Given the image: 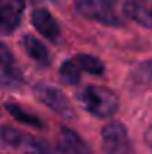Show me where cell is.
<instances>
[{
    "instance_id": "cell-1",
    "label": "cell",
    "mask_w": 152,
    "mask_h": 154,
    "mask_svg": "<svg viewBox=\"0 0 152 154\" xmlns=\"http://www.w3.org/2000/svg\"><path fill=\"white\" fill-rule=\"evenodd\" d=\"M77 99L90 115L97 118H111L120 106V99L113 90L106 86H97V84L84 86L77 93Z\"/></svg>"
},
{
    "instance_id": "cell-11",
    "label": "cell",
    "mask_w": 152,
    "mask_h": 154,
    "mask_svg": "<svg viewBox=\"0 0 152 154\" xmlns=\"http://www.w3.org/2000/svg\"><path fill=\"white\" fill-rule=\"evenodd\" d=\"M152 84V59L138 63L127 79V86L131 91H143Z\"/></svg>"
},
{
    "instance_id": "cell-6",
    "label": "cell",
    "mask_w": 152,
    "mask_h": 154,
    "mask_svg": "<svg viewBox=\"0 0 152 154\" xmlns=\"http://www.w3.org/2000/svg\"><path fill=\"white\" fill-rule=\"evenodd\" d=\"M25 11V0H0V32L4 36L18 29Z\"/></svg>"
},
{
    "instance_id": "cell-5",
    "label": "cell",
    "mask_w": 152,
    "mask_h": 154,
    "mask_svg": "<svg viewBox=\"0 0 152 154\" xmlns=\"http://www.w3.org/2000/svg\"><path fill=\"white\" fill-rule=\"evenodd\" d=\"M34 93L38 97L39 102H43L47 108H50L54 113H57L63 118H72L74 111H72V106L68 102V99L65 97L63 91H59L57 88L54 86H48V84H43L39 82L34 86Z\"/></svg>"
},
{
    "instance_id": "cell-13",
    "label": "cell",
    "mask_w": 152,
    "mask_h": 154,
    "mask_svg": "<svg viewBox=\"0 0 152 154\" xmlns=\"http://www.w3.org/2000/svg\"><path fill=\"white\" fill-rule=\"evenodd\" d=\"M4 108H5V111L13 116L14 120L22 122V124H27V125H31V127H38V129L45 127V122H43L36 113L25 109L23 106H20V104H16V102H5Z\"/></svg>"
},
{
    "instance_id": "cell-9",
    "label": "cell",
    "mask_w": 152,
    "mask_h": 154,
    "mask_svg": "<svg viewBox=\"0 0 152 154\" xmlns=\"http://www.w3.org/2000/svg\"><path fill=\"white\" fill-rule=\"evenodd\" d=\"M122 13L134 23L152 29V0H127L122 5Z\"/></svg>"
},
{
    "instance_id": "cell-2",
    "label": "cell",
    "mask_w": 152,
    "mask_h": 154,
    "mask_svg": "<svg viewBox=\"0 0 152 154\" xmlns=\"http://www.w3.org/2000/svg\"><path fill=\"white\" fill-rule=\"evenodd\" d=\"M116 4L118 0H75V9L86 20H93L108 27H120L123 25V20Z\"/></svg>"
},
{
    "instance_id": "cell-4",
    "label": "cell",
    "mask_w": 152,
    "mask_h": 154,
    "mask_svg": "<svg viewBox=\"0 0 152 154\" xmlns=\"http://www.w3.org/2000/svg\"><path fill=\"white\" fill-rule=\"evenodd\" d=\"M2 143L4 145H9V147H14V149H20L27 154H52V149L36 136H31V134H25L22 131H16L9 125H4L2 127Z\"/></svg>"
},
{
    "instance_id": "cell-7",
    "label": "cell",
    "mask_w": 152,
    "mask_h": 154,
    "mask_svg": "<svg viewBox=\"0 0 152 154\" xmlns=\"http://www.w3.org/2000/svg\"><path fill=\"white\" fill-rule=\"evenodd\" d=\"M32 25L39 34H43L47 39H50L52 43L61 41V27L57 23V20L45 9V7H36L32 11Z\"/></svg>"
},
{
    "instance_id": "cell-14",
    "label": "cell",
    "mask_w": 152,
    "mask_h": 154,
    "mask_svg": "<svg viewBox=\"0 0 152 154\" xmlns=\"http://www.w3.org/2000/svg\"><path fill=\"white\" fill-rule=\"evenodd\" d=\"M74 57H75V61L79 63V66H81L82 72L91 74V75H104L106 68H104V63L99 57H95L91 54H77Z\"/></svg>"
},
{
    "instance_id": "cell-3",
    "label": "cell",
    "mask_w": 152,
    "mask_h": 154,
    "mask_svg": "<svg viewBox=\"0 0 152 154\" xmlns=\"http://www.w3.org/2000/svg\"><path fill=\"white\" fill-rule=\"evenodd\" d=\"M100 136H102L104 154H134L127 127L122 122H118V120L108 122L102 127Z\"/></svg>"
},
{
    "instance_id": "cell-16",
    "label": "cell",
    "mask_w": 152,
    "mask_h": 154,
    "mask_svg": "<svg viewBox=\"0 0 152 154\" xmlns=\"http://www.w3.org/2000/svg\"><path fill=\"white\" fill-rule=\"evenodd\" d=\"M34 2H43V0H34Z\"/></svg>"
},
{
    "instance_id": "cell-12",
    "label": "cell",
    "mask_w": 152,
    "mask_h": 154,
    "mask_svg": "<svg viewBox=\"0 0 152 154\" xmlns=\"http://www.w3.org/2000/svg\"><path fill=\"white\" fill-rule=\"evenodd\" d=\"M22 47H23L25 54H27L31 59H34L39 66H48V65H50V54H48L47 47H45L36 36L25 34V36L22 38Z\"/></svg>"
},
{
    "instance_id": "cell-15",
    "label": "cell",
    "mask_w": 152,
    "mask_h": 154,
    "mask_svg": "<svg viewBox=\"0 0 152 154\" xmlns=\"http://www.w3.org/2000/svg\"><path fill=\"white\" fill-rule=\"evenodd\" d=\"M81 66L75 61V57H68L63 61V65L59 66V77L65 84H77L79 79H81Z\"/></svg>"
},
{
    "instance_id": "cell-10",
    "label": "cell",
    "mask_w": 152,
    "mask_h": 154,
    "mask_svg": "<svg viewBox=\"0 0 152 154\" xmlns=\"http://www.w3.org/2000/svg\"><path fill=\"white\" fill-rule=\"evenodd\" d=\"M57 152L61 154H91L90 145L70 127H61L57 136Z\"/></svg>"
},
{
    "instance_id": "cell-8",
    "label": "cell",
    "mask_w": 152,
    "mask_h": 154,
    "mask_svg": "<svg viewBox=\"0 0 152 154\" xmlns=\"http://www.w3.org/2000/svg\"><path fill=\"white\" fill-rule=\"evenodd\" d=\"M0 74H2V86L4 88H16L23 82V75L16 66L13 54L9 52L7 45H0Z\"/></svg>"
}]
</instances>
